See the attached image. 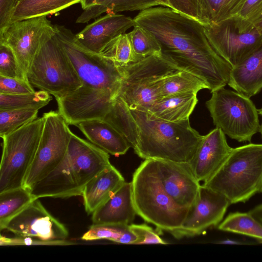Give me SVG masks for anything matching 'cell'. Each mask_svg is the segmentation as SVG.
I'll use <instances>...</instances> for the list:
<instances>
[{
    "label": "cell",
    "instance_id": "cell-25",
    "mask_svg": "<svg viewBox=\"0 0 262 262\" xmlns=\"http://www.w3.org/2000/svg\"><path fill=\"white\" fill-rule=\"evenodd\" d=\"M82 0H17L11 23L32 17L54 14Z\"/></svg>",
    "mask_w": 262,
    "mask_h": 262
},
{
    "label": "cell",
    "instance_id": "cell-7",
    "mask_svg": "<svg viewBox=\"0 0 262 262\" xmlns=\"http://www.w3.org/2000/svg\"><path fill=\"white\" fill-rule=\"evenodd\" d=\"M119 67L123 75L119 96L129 108L145 111L162 97L160 89L162 81L184 71L162 54Z\"/></svg>",
    "mask_w": 262,
    "mask_h": 262
},
{
    "label": "cell",
    "instance_id": "cell-44",
    "mask_svg": "<svg viewBox=\"0 0 262 262\" xmlns=\"http://www.w3.org/2000/svg\"><path fill=\"white\" fill-rule=\"evenodd\" d=\"M96 0H82L80 3L81 8L83 10L89 8L93 6L95 3Z\"/></svg>",
    "mask_w": 262,
    "mask_h": 262
},
{
    "label": "cell",
    "instance_id": "cell-47",
    "mask_svg": "<svg viewBox=\"0 0 262 262\" xmlns=\"http://www.w3.org/2000/svg\"><path fill=\"white\" fill-rule=\"evenodd\" d=\"M257 111L258 114L260 115L262 117V107L259 110H257ZM259 132L260 133L262 138V123L260 125V127Z\"/></svg>",
    "mask_w": 262,
    "mask_h": 262
},
{
    "label": "cell",
    "instance_id": "cell-18",
    "mask_svg": "<svg viewBox=\"0 0 262 262\" xmlns=\"http://www.w3.org/2000/svg\"><path fill=\"white\" fill-rule=\"evenodd\" d=\"M135 25L134 19L119 13H106L75 34L79 43L88 50L100 54L105 46L117 36Z\"/></svg>",
    "mask_w": 262,
    "mask_h": 262
},
{
    "label": "cell",
    "instance_id": "cell-11",
    "mask_svg": "<svg viewBox=\"0 0 262 262\" xmlns=\"http://www.w3.org/2000/svg\"><path fill=\"white\" fill-rule=\"evenodd\" d=\"M203 26L213 48L232 68L242 63L262 45V31L237 15Z\"/></svg>",
    "mask_w": 262,
    "mask_h": 262
},
{
    "label": "cell",
    "instance_id": "cell-33",
    "mask_svg": "<svg viewBox=\"0 0 262 262\" xmlns=\"http://www.w3.org/2000/svg\"><path fill=\"white\" fill-rule=\"evenodd\" d=\"M100 54L113 61L118 67L128 66L140 60L135 54L126 33L110 41Z\"/></svg>",
    "mask_w": 262,
    "mask_h": 262
},
{
    "label": "cell",
    "instance_id": "cell-5",
    "mask_svg": "<svg viewBox=\"0 0 262 262\" xmlns=\"http://www.w3.org/2000/svg\"><path fill=\"white\" fill-rule=\"evenodd\" d=\"M137 214L156 227L161 233H171L183 223L189 209L177 205L160 180L155 159H145L135 171L131 182Z\"/></svg>",
    "mask_w": 262,
    "mask_h": 262
},
{
    "label": "cell",
    "instance_id": "cell-35",
    "mask_svg": "<svg viewBox=\"0 0 262 262\" xmlns=\"http://www.w3.org/2000/svg\"><path fill=\"white\" fill-rule=\"evenodd\" d=\"M38 112L34 108L0 110L1 137L36 119Z\"/></svg>",
    "mask_w": 262,
    "mask_h": 262
},
{
    "label": "cell",
    "instance_id": "cell-36",
    "mask_svg": "<svg viewBox=\"0 0 262 262\" xmlns=\"http://www.w3.org/2000/svg\"><path fill=\"white\" fill-rule=\"evenodd\" d=\"M0 76L28 80L13 51L3 44H0Z\"/></svg>",
    "mask_w": 262,
    "mask_h": 262
},
{
    "label": "cell",
    "instance_id": "cell-31",
    "mask_svg": "<svg viewBox=\"0 0 262 262\" xmlns=\"http://www.w3.org/2000/svg\"><path fill=\"white\" fill-rule=\"evenodd\" d=\"M220 230L247 235L262 242V224L249 212L229 214L219 224Z\"/></svg>",
    "mask_w": 262,
    "mask_h": 262
},
{
    "label": "cell",
    "instance_id": "cell-2",
    "mask_svg": "<svg viewBox=\"0 0 262 262\" xmlns=\"http://www.w3.org/2000/svg\"><path fill=\"white\" fill-rule=\"evenodd\" d=\"M55 26L54 38L82 82L71 94L55 98L58 111L77 122L102 119L119 94L123 79L120 68L110 59L83 47L70 29L63 25Z\"/></svg>",
    "mask_w": 262,
    "mask_h": 262
},
{
    "label": "cell",
    "instance_id": "cell-34",
    "mask_svg": "<svg viewBox=\"0 0 262 262\" xmlns=\"http://www.w3.org/2000/svg\"><path fill=\"white\" fill-rule=\"evenodd\" d=\"M127 35L135 54L140 60L162 54L161 48L157 38L142 27L135 25Z\"/></svg>",
    "mask_w": 262,
    "mask_h": 262
},
{
    "label": "cell",
    "instance_id": "cell-43",
    "mask_svg": "<svg viewBox=\"0 0 262 262\" xmlns=\"http://www.w3.org/2000/svg\"><path fill=\"white\" fill-rule=\"evenodd\" d=\"M249 212L262 224V204L255 206Z\"/></svg>",
    "mask_w": 262,
    "mask_h": 262
},
{
    "label": "cell",
    "instance_id": "cell-1",
    "mask_svg": "<svg viewBox=\"0 0 262 262\" xmlns=\"http://www.w3.org/2000/svg\"><path fill=\"white\" fill-rule=\"evenodd\" d=\"M133 19L155 36L164 56L203 80L211 93L228 84L232 67L213 48L200 22L163 6L141 11Z\"/></svg>",
    "mask_w": 262,
    "mask_h": 262
},
{
    "label": "cell",
    "instance_id": "cell-19",
    "mask_svg": "<svg viewBox=\"0 0 262 262\" xmlns=\"http://www.w3.org/2000/svg\"><path fill=\"white\" fill-rule=\"evenodd\" d=\"M137 214L131 182H125L118 190L92 214L93 224H133Z\"/></svg>",
    "mask_w": 262,
    "mask_h": 262
},
{
    "label": "cell",
    "instance_id": "cell-26",
    "mask_svg": "<svg viewBox=\"0 0 262 262\" xmlns=\"http://www.w3.org/2000/svg\"><path fill=\"white\" fill-rule=\"evenodd\" d=\"M245 0H198L203 26L216 24L238 14Z\"/></svg>",
    "mask_w": 262,
    "mask_h": 262
},
{
    "label": "cell",
    "instance_id": "cell-45",
    "mask_svg": "<svg viewBox=\"0 0 262 262\" xmlns=\"http://www.w3.org/2000/svg\"><path fill=\"white\" fill-rule=\"evenodd\" d=\"M262 31V15L254 24Z\"/></svg>",
    "mask_w": 262,
    "mask_h": 262
},
{
    "label": "cell",
    "instance_id": "cell-20",
    "mask_svg": "<svg viewBox=\"0 0 262 262\" xmlns=\"http://www.w3.org/2000/svg\"><path fill=\"white\" fill-rule=\"evenodd\" d=\"M125 182L120 171L111 165L91 180L82 196L88 214H92L110 199Z\"/></svg>",
    "mask_w": 262,
    "mask_h": 262
},
{
    "label": "cell",
    "instance_id": "cell-21",
    "mask_svg": "<svg viewBox=\"0 0 262 262\" xmlns=\"http://www.w3.org/2000/svg\"><path fill=\"white\" fill-rule=\"evenodd\" d=\"M90 142L115 156L126 154L130 147L124 137L103 120H88L75 125Z\"/></svg>",
    "mask_w": 262,
    "mask_h": 262
},
{
    "label": "cell",
    "instance_id": "cell-32",
    "mask_svg": "<svg viewBox=\"0 0 262 262\" xmlns=\"http://www.w3.org/2000/svg\"><path fill=\"white\" fill-rule=\"evenodd\" d=\"M51 100L50 94L42 90L18 94L0 93V110L22 108L39 110L47 105Z\"/></svg>",
    "mask_w": 262,
    "mask_h": 262
},
{
    "label": "cell",
    "instance_id": "cell-8",
    "mask_svg": "<svg viewBox=\"0 0 262 262\" xmlns=\"http://www.w3.org/2000/svg\"><path fill=\"white\" fill-rule=\"evenodd\" d=\"M45 121L42 116L2 138L0 193L24 186L38 147Z\"/></svg>",
    "mask_w": 262,
    "mask_h": 262
},
{
    "label": "cell",
    "instance_id": "cell-38",
    "mask_svg": "<svg viewBox=\"0 0 262 262\" xmlns=\"http://www.w3.org/2000/svg\"><path fill=\"white\" fill-rule=\"evenodd\" d=\"M34 92L28 80L0 76V93L18 94Z\"/></svg>",
    "mask_w": 262,
    "mask_h": 262
},
{
    "label": "cell",
    "instance_id": "cell-40",
    "mask_svg": "<svg viewBox=\"0 0 262 262\" xmlns=\"http://www.w3.org/2000/svg\"><path fill=\"white\" fill-rule=\"evenodd\" d=\"M236 15L254 24L262 15V0H245Z\"/></svg>",
    "mask_w": 262,
    "mask_h": 262
},
{
    "label": "cell",
    "instance_id": "cell-23",
    "mask_svg": "<svg viewBox=\"0 0 262 262\" xmlns=\"http://www.w3.org/2000/svg\"><path fill=\"white\" fill-rule=\"evenodd\" d=\"M198 101L195 93L171 95L156 101L147 112L162 120L180 122L189 119Z\"/></svg>",
    "mask_w": 262,
    "mask_h": 262
},
{
    "label": "cell",
    "instance_id": "cell-28",
    "mask_svg": "<svg viewBox=\"0 0 262 262\" xmlns=\"http://www.w3.org/2000/svg\"><path fill=\"white\" fill-rule=\"evenodd\" d=\"M35 198L30 189L22 186L0 193V229Z\"/></svg>",
    "mask_w": 262,
    "mask_h": 262
},
{
    "label": "cell",
    "instance_id": "cell-14",
    "mask_svg": "<svg viewBox=\"0 0 262 262\" xmlns=\"http://www.w3.org/2000/svg\"><path fill=\"white\" fill-rule=\"evenodd\" d=\"M5 230L17 236L34 237L60 245L74 244L66 240L68 229L47 210L38 198L11 218Z\"/></svg>",
    "mask_w": 262,
    "mask_h": 262
},
{
    "label": "cell",
    "instance_id": "cell-46",
    "mask_svg": "<svg viewBox=\"0 0 262 262\" xmlns=\"http://www.w3.org/2000/svg\"><path fill=\"white\" fill-rule=\"evenodd\" d=\"M161 6L170 8L168 0H158Z\"/></svg>",
    "mask_w": 262,
    "mask_h": 262
},
{
    "label": "cell",
    "instance_id": "cell-9",
    "mask_svg": "<svg viewBox=\"0 0 262 262\" xmlns=\"http://www.w3.org/2000/svg\"><path fill=\"white\" fill-rule=\"evenodd\" d=\"M211 93L206 105L216 127L238 142L251 141L260 125L257 109L250 98L224 87Z\"/></svg>",
    "mask_w": 262,
    "mask_h": 262
},
{
    "label": "cell",
    "instance_id": "cell-6",
    "mask_svg": "<svg viewBox=\"0 0 262 262\" xmlns=\"http://www.w3.org/2000/svg\"><path fill=\"white\" fill-rule=\"evenodd\" d=\"M262 182V144L232 149L223 165L203 185L224 195L230 204L245 203L259 192Z\"/></svg>",
    "mask_w": 262,
    "mask_h": 262
},
{
    "label": "cell",
    "instance_id": "cell-10",
    "mask_svg": "<svg viewBox=\"0 0 262 262\" xmlns=\"http://www.w3.org/2000/svg\"><path fill=\"white\" fill-rule=\"evenodd\" d=\"M27 77L33 87L55 98L68 95L82 85L74 67L54 37L36 56Z\"/></svg>",
    "mask_w": 262,
    "mask_h": 262
},
{
    "label": "cell",
    "instance_id": "cell-48",
    "mask_svg": "<svg viewBox=\"0 0 262 262\" xmlns=\"http://www.w3.org/2000/svg\"><path fill=\"white\" fill-rule=\"evenodd\" d=\"M259 192L262 193V182H261V187L260 188Z\"/></svg>",
    "mask_w": 262,
    "mask_h": 262
},
{
    "label": "cell",
    "instance_id": "cell-12",
    "mask_svg": "<svg viewBox=\"0 0 262 262\" xmlns=\"http://www.w3.org/2000/svg\"><path fill=\"white\" fill-rule=\"evenodd\" d=\"M45 124L38 147L24 186L31 189L53 171L66 154L72 132L58 111L45 113Z\"/></svg>",
    "mask_w": 262,
    "mask_h": 262
},
{
    "label": "cell",
    "instance_id": "cell-17",
    "mask_svg": "<svg viewBox=\"0 0 262 262\" xmlns=\"http://www.w3.org/2000/svg\"><path fill=\"white\" fill-rule=\"evenodd\" d=\"M232 149L225 134L217 127L203 136L188 162L196 179L204 183L211 178L224 163Z\"/></svg>",
    "mask_w": 262,
    "mask_h": 262
},
{
    "label": "cell",
    "instance_id": "cell-24",
    "mask_svg": "<svg viewBox=\"0 0 262 262\" xmlns=\"http://www.w3.org/2000/svg\"><path fill=\"white\" fill-rule=\"evenodd\" d=\"M158 6H161L158 0H96L93 6L83 10L77 18L76 23H87L104 13L141 11Z\"/></svg>",
    "mask_w": 262,
    "mask_h": 262
},
{
    "label": "cell",
    "instance_id": "cell-3",
    "mask_svg": "<svg viewBox=\"0 0 262 262\" xmlns=\"http://www.w3.org/2000/svg\"><path fill=\"white\" fill-rule=\"evenodd\" d=\"M111 165L107 152L72 133L63 160L30 191L38 199L81 195L85 185Z\"/></svg>",
    "mask_w": 262,
    "mask_h": 262
},
{
    "label": "cell",
    "instance_id": "cell-4",
    "mask_svg": "<svg viewBox=\"0 0 262 262\" xmlns=\"http://www.w3.org/2000/svg\"><path fill=\"white\" fill-rule=\"evenodd\" d=\"M137 125V138L133 148L145 159L188 163L203 137L193 128L189 119L170 122L147 111L129 108Z\"/></svg>",
    "mask_w": 262,
    "mask_h": 262
},
{
    "label": "cell",
    "instance_id": "cell-37",
    "mask_svg": "<svg viewBox=\"0 0 262 262\" xmlns=\"http://www.w3.org/2000/svg\"><path fill=\"white\" fill-rule=\"evenodd\" d=\"M129 228L137 237L135 245L168 244L160 237L159 234L161 233L158 230H154L153 228L146 224H132L129 225Z\"/></svg>",
    "mask_w": 262,
    "mask_h": 262
},
{
    "label": "cell",
    "instance_id": "cell-13",
    "mask_svg": "<svg viewBox=\"0 0 262 262\" xmlns=\"http://www.w3.org/2000/svg\"><path fill=\"white\" fill-rule=\"evenodd\" d=\"M56 33L47 16L32 17L12 23L0 33V44L11 49L27 75L36 56Z\"/></svg>",
    "mask_w": 262,
    "mask_h": 262
},
{
    "label": "cell",
    "instance_id": "cell-29",
    "mask_svg": "<svg viewBox=\"0 0 262 262\" xmlns=\"http://www.w3.org/2000/svg\"><path fill=\"white\" fill-rule=\"evenodd\" d=\"M202 89H209L200 78L186 71H181L166 77L160 85L161 97L184 93H195Z\"/></svg>",
    "mask_w": 262,
    "mask_h": 262
},
{
    "label": "cell",
    "instance_id": "cell-22",
    "mask_svg": "<svg viewBox=\"0 0 262 262\" xmlns=\"http://www.w3.org/2000/svg\"><path fill=\"white\" fill-rule=\"evenodd\" d=\"M228 85L249 98L262 90V45L232 68Z\"/></svg>",
    "mask_w": 262,
    "mask_h": 262
},
{
    "label": "cell",
    "instance_id": "cell-41",
    "mask_svg": "<svg viewBox=\"0 0 262 262\" xmlns=\"http://www.w3.org/2000/svg\"><path fill=\"white\" fill-rule=\"evenodd\" d=\"M0 245L1 246L60 245L57 243L46 242L29 236L17 235L14 237H7L1 235Z\"/></svg>",
    "mask_w": 262,
    "mask_h": 262
},
{
    "label": "cell",
    "instance_id": "cell-42",
    "mask_svg": "<svg viewBox=\"0 0 262 262\" xmlns=\"http://www.w3.org/2000/svg\"><path fill=\"white\" fill-rule=\"evenodd\" d=\"M17 0H0V33L11 24Z\"/></svg>",
    "mask_w": 262,
    "mask_h": 262
},
{
    "label": "cell",
    "instance_id": "cell-16",
    "mask_svg": "<svg viewBox=\"0 0 262 262\" xmlns=\"http://www.w3.org/2000/svg\"><path fill=\"white\" fill-rule=\"evenodd\" d=\"M160 180L165 190L179 207L189 209L201 187L187 162L155 159Z\"/></svg>",
    "mask_w": 262,
    "mask_h": 262
},
{
    "label": "cell",
    "instance_id": "cell-27",
    "mask_svg": "<svg viewBox=\"0 0 262 262\" xmlns=\"http://www.w3.org/2000/svg\"><path fill=\"white\" fill-rule=\"evenodd\" d=\"M103 120L118 130L133 148L137 138V125L129 108L118 95Z\"/></svg>",
    "mask_w": 262,
    "mask_h": 262
},
{
    "label": "cell",
    "instance_id": "cell-39",
    "mask_svg": "<svg viewBox=\"0 0 262 262\" xmlns=\"http://www.w3.org/2000/svg\"><path fill=\"white\" fill-rule=\"evenodd\" d=\"M168 1L170 8L200 23L198 0H168Z\"/></svg>",
    "mask_w": 262,
    "mask_h": 262
},
{
    "label": "cell",
    "instance_id": "cell-30",
    "mask_svg": "<svg viewBox=\"0 0 262 262\" xmlns=\"http://www.w3.org/2000/svg\"><path fill=\"white\" fill-rule=\"evenodd\" d=\"M90 241L105 239L123 244H133L137 240L129 225L121 224H92L81 238Z\"/></svg>",
    "mask_w": 262,
    "mask_h": 262
},
{
    "label": "cell",
    "instance_id": "cell-15",
    "mask_svg": "<svg viewBox=\"0 0 262 262\" xmlns=\"http://www.w3.org/2000/svg\"><path fill=\"white\" fill-rule=\"evenodd\" d=\"M230 205L224 195L201 185L198 196L189 208L182 226L171 234L180 239L203 233L208 228L221 222Z\"/></svg>",
    "mask_w": 262,
    "mask_h": 262
}]
</instances>
